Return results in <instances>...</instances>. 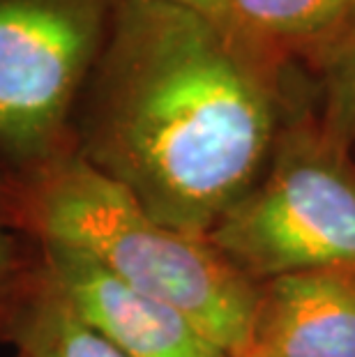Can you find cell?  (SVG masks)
Returning a JSON list of instances; mask_svg holds the SVG:
<instances>
[{"instance_id":"6da1fadb","label":"cell","mask_w":355,"mask_h":357,"mask_svg":"<svg viewBox=\"0 0 355 357\" xmlns=\"http://www.w3.org/2000/svg\"><path fill=\"white\" fill-rule=\"evenodd\" d=\"M300 67L231 19L116 0L72 116V150L157 222L208 238L314 100Z\"/></svg>"},{"instance_id":"7a4b0ae2","label":"cell","mask_w":355,"mask_h":357,"mask_svg":"<svg viewBox=\"0 0 355 357\" xmlns=\"http://www.w3.org/2000/svg\"><path fill=\"white\" fill-rule=\"evenodd\" d=\"M0 196L40 240L79 247L127 284L185 311L229 357L245 344L259 284L208 238L157 222L74 150L26 180L0 176Z\"/></svg>"},{"instance_id":"3957f363","label":"cell","mask_w":355,"mask_h":357,"mask_svg":"<svg viewBox=\"0 0 355 357\" xmlns=\"http://www.w3.org/2000/svg\"><path fill=\"white\" fill-rule=\"evenodd\" d=\"M208 240L256 284L355 270V153L326 134L314 100L289 118L261 178Z\"/></svg>"},{"instance_id":"277c9868","label":"cell","mask_w":355,"mask_h":357,"mask_svg":"<svg viewBox=\"0 0 355 357\" xmlns=\"http://www.w3.org/2000/svg\"><path fill=\"white\" fill-rule=\"evenodd\" d=\"M116 0H0V176L72 153V116Z\"/></svg>"},{"instance_id":"5b68a950","label":"cell","mask_w":355,"mask_h":357,"mask_svg":"<svg viewBox=\"0 0 355 357\" xmlns=\"http://www.w3.org/2000/svg\"><path fill=\"white\" fill-rule=\"evenodd\" d=\"M42 242L74 311L127 357H229L185 311L127 284L79 247Z\"/></svg>"},{"instance_id":"8992f818","label":"cell","mask_w":355,"mask_h":357,"mask_svg":"<svg viewBox=\"0 0 355 357\" xmlns=\"http://www.w3.org/2000/svg\"><path fill=\"white\" fill-rule=\"evenodd\" d=\"M231 357H355V270L261 281L252 328Z\"/></svg>"},{"instance_id":"52a82bcc","label":"cell","mask_w":355,"mask_h":357,"mask_svg":"<svg viewBox=\"0 0 355 357\" xmlns=\"http://www.w3.org/2000/svg\"><path fill=\"white\" fill-rule=\"evenodd\" d=\"M355 0H229V19L305 67L342 33Z\"/></svg>"},{"instance_id":"ba28073f","label":"cell","mask_w":355,"mask_h":357,"mask_svg":"<svg viewBox=\"0 0 355 357\" xmlns=\"http://www.w3.org/2000/svg\"><path fill=\"white\" fill-rule=\"evenodd\" d=\"M47 281L44 242L14 219L0 196V346H17Z\"/></svg>"},{"instance_id":"9c48e42d","label":"cell","mask_w":355,"mask_h":357,"mask_svg":"<svg viewBox=\"0 0 355 357\" xmlns=\"http://www.w3.org/2000/svg\"><path fill=\"white\" fill-rule=\"evenodd\" d=\"M14 351L28 357H127L74 311L51 270Z\"/></svg>"},{"instance_id":"30bf717a","label":"cell","mask_w":355,"mask_h":357,"mask_svg":"<svg viewBox=\"0 0 355 357\" xmlns=\"http://www.w3.org/2000/svg\"><path fill=\"white\" fill-rule=\"evenodd\" d=\"M314 104L330 139L355 153V14L312 63Z\"/></svg>"},{"instance_id":"8fae6325","label":"cell","mask_w":355,"mask_h":357,"mask_svg":"<svg viewBox=\"0 0 355 357\" xmlns=\"http://www.w3.org/2000/svg\"><path fill=\"white\" fill-rule=\"evenodd\" d=\"M164 3L190 7V10L210 14V17L217 19H229V0H164Z\"/></svg>"},{"instance_id":"7c38bea8","label":"cell","mask_w":355,"mask_h":357,"mask_svg":"<svg viewBox=\"0 0 355 357\" xmlns=\"http://www.w3.org/2000/svg\"><path fill=\"white\" fill-rule=\"evenodd\" d=\"M14 357H28V355H24V353H19V351H17V355H14Z\"/></svg>"}]
</instances>
